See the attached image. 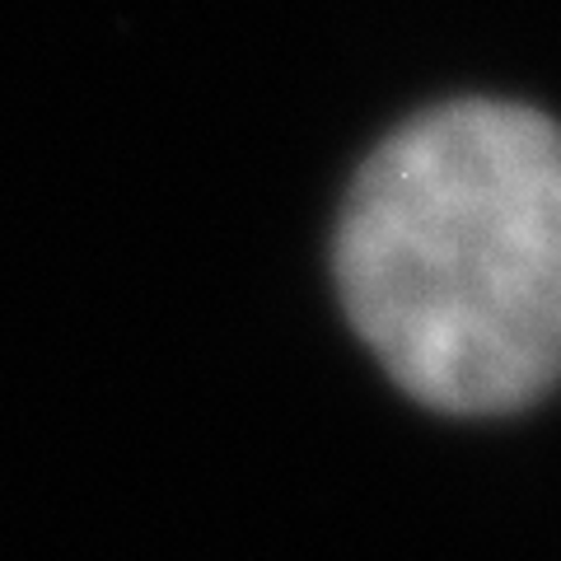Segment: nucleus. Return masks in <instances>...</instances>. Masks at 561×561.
<instances>
[{
  "label": "nucleus",
  "mask_w": 561,
  "mask_h": 561,
  "mask_svg": "<svg viewBox=\"0 0 561 561\" xmlns=\"http://www.w3.org/2000/svg\"><path fill=\"white\" fill-rule=\"evenodd\" d=\"M351 328L416 402L519 412L561 383V127L463 99L360 164L337 225Z\"/></svg>",
  "instance_id": "1"
}]
</instances>
